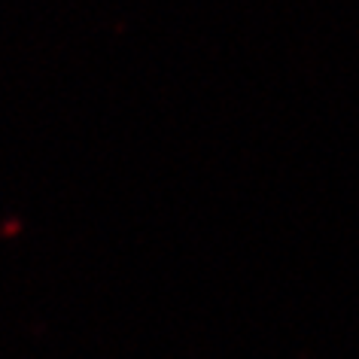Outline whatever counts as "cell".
I'll return each instance as SVG.
<instances>
[]
</instances>
